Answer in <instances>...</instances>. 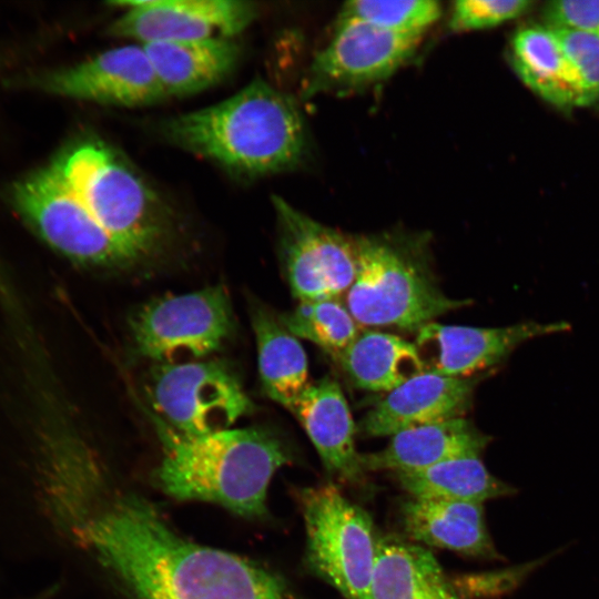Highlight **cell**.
Instances as JSON below:
<instances>
[{
    "instance_id": "ffe728a7",
    "label": "cell",
    "mask_w": 599,
    "mask_h": 599,
    "mask_svg": "<svg viewBox=\"0 0 599 599\" xmlns=\"http://www.w3.org/2000/svg\"><path fill=\"white\" fill-rule=\"evenodd\" d=\"M250 315L263 392L291 410L311 384L306 353L297 337L283 325L278 314L267 306L252 302Z\"/></svg>"
},
{
    "instance_id": "83f0119b",
    "label": "cell",
    "mask_w": 599,
    "mask_h": 599,
    "mask_svg": "<svg viewBox=\"0 0 599 599\" xmlns=\"http://www.w3.org/2000/svg\"><path fill=\"white\" fill-rule=\"evenodd\" d=\"M529 0H459L453 6L449 27L454 31L493 28L524 14Z\"/></svg>"
},
{
    "instance_id": "603a6c76",
    "label": "cell",
    "mask_w": 599,
    "mask_h": 599,
    "mask_svg": "<svg viewBox=\"0 0 599 599\" xmlns=\"http://www.w3.org/2000/svg\"><path fill=\"white\" fill-rule=\"evenodd\" d=\"M349 380L358 388L390 392L425 372L416 345L380 331H361L336 358Z\"/></svg>"
},
{
    "instance_id": "5b68a950",
    "label": "cell",
    "mask_w": 599,
    "mask_h": 599,
    "mask_svg": "<svg viewBox=\"0 0 599 599\" xmlns=\"http://www.w3.org/2000/svg\"><path fill=\"white\" fill-rule=\"evenodd\" d=\"M100 225L142 260L163 247L166 207L138 171L106 142L84 139L52 163Z\"/></svg>"
},
{
    "instance_id": "3957f363",
    "label": "cell",
    "mask_w": 599,
    "mask_h": 599,
    "mask_svg": "<svg viewBox=\"0 0 599 599\" xmlns=\"http://www.w3.org/2000/svg\"><path fill=\"white\" fill-rule=\"evenodd\" d=\"M153 420L162 449L155 483L165 495L214 504L250 519L267 515L270 483L292 461L283 437L266 427L185 436Z\"/></svg>"
},
{
    "instance_id": "484cf974",
    "label": "cell",
    "mask_w": 599,
    "mask_h": 599,
    "mask_svg": "<svg viewBox=\"0 0 599 599\" xmlns=\"http://www.w3.org/2000/svg\"><path fill=\"white\" fill-rule=\"evenodd\" d=\"M441 16L433 0H355L345 2L338 19L356 20L404 35L420 37Z\"/></svg>"
},
{
    "instance_id": "e0dca14e",
    "label": "cell",
    "mask_w": 599,
    "mask_h": 599,
    "mask_svg": "<svg viewBox=\"0 0 599 599\" xmlns=\"http://www.w3.org/2000/svg\"><path fill=\"white\" fill-rule=\"evenodd\" d=\"M410 540L481 560H500L485 520L483 504L410 497L400 504Z\"/></svg>"
},
{
    "instance_id": "d6986e66",
    "label": "cell",
    "mask_w": 599,
    "mask_h": 599,
    "mask_svg": "<svg viewBox=\"0 0 599 599\" xmlns=\"http://www.w3.org/2000/svg\"><path fill=\"white\" fill-rule=\"evenodd\" d=\"M142 45L167 98L194 94L217 84L235 69L241 58L235 38Z\"/></svg>"
},
{
    "instance_id": "f1b7e54d",
    "label": "cell",
    "mask_w": 599,
    "mask_h": 599,
    "mask_svg": "<svg viewBox=\"0 0 599 599\" xmlns=\"http://www.w3.org/2000/svg\"><path fill=\"white\" fill-rule=\"evenodd\" d=\"M548 27L599 34V0H561L545 9Z\"/></svg>"
},
{
    "instance_id": "7a4b0ae2",
    "label": "cell",
    "mask_w": 599,
    "mask_h": 599,
    "mask_svg": "<svg viewBox=\"0 0 599 599\" xmlns=\"http://www.w3.org/2000/svg\"><path fill=\"white\" fill-rule=\"evenodd\" d=\"M162 133L174 145L247 177L294 169L308 151L296 103L261 79L219 103L165 120Z\"/></svg>"
},
{
    "instance_id": "d4e9b609",
    "label": "cell",
    "mask_w": 599,
    "mask_h": 599,
    "mask_svg": "<svg viewBox=\"0 0 599 599\" xmlns=\"http://www.w3.org/2000/svg\"><path fill=\"white\" fill-rule=\"evenodd\" d=\"M283 325L337 358L361 332L346 304L339 298L300 302L288 313L278 314Z\"/></svg>"
},
{
    "instance_id": "9a60e30c",
    "label": "cell",
    "mask_w": 599,
    "mask_h": 599,
    "mask_svg": "<svg viewBox=\"0 0 599 599\" xmlns=\"http://www.w3.org/2000/svg\"><path fill=\"white\" fill-rule=\"evenodd\" d=\"M483 378L425 370L386 393L365 414L359 430L367 437L394 436L409 428L465 417Z\"/></svg>"
},
{
    "instance_id": "8fae6325",
    "label": "cell",
    "mask_w": 599,
    "mask_h": 599,
    "mask_svg": "<svg viewBox=\"0 0 599 599\" xmlns=\"http://www.w3.org/2000/svg\"><path fill=\"white\" fill-rule=\"evenodd\" d=\"M420 37L337 19L327 44L311 63L303 94H349L389 79L414 55Z\"/></svg>"
},
{
    "instance_id": "44dd1931",
    "label": "cell",
    "mask_w": 599,
    "mask_h": 599,
    "mask_svg": "<svg viewBox=\"0 0 599 599\" xmlns=\"http://www.w3.org/2000/svg\"><path fill=\"white\" fill-rule=\"evenodd\" d=\"M374 598L466 599L429 550L393 536H378Z\"/></svg>"
},
{
    "instance_id": "4316f807",
    "label": "cell",
    "mask_w": 599,
    "mask_h": 599,
    "mask_svg": "<svg viewBox=\"0 0 599 599\" xmlns=\"http://www.w3.org/2000/svg\"><path fill=\"white\" fill-rule=\"evenodd\" d=\"M567 58L578 90L580 106L599 99V34L550 27Z\"/></svg>"
},
{
    "instance_id": "5bb4252c",
    "label": "cell",
    "mask_w": 599,
    "mask_h": 599,
    "mask_svg": "<svg viewBox=\"0 0 599 599\" xmlns=\"http://www.w3.org/2000/svg\"><path fill=\"white\" fill-rule=\"evenodd\" d=\"M32 83L51 94L116 106L150 105L167 98L143 45L138 43L41 73Z\"/></svg>"
},
{
    "instance_id": "4dcf8cb0",
    "label": "cell",
    "mask_w": 599,
    "mask_h": 599,
    "mask_svg": "<svg viewBox=\"0 0 599 599\" xmlns=\"http://www.w3.org/2000/svg\"><path fill=\"white\" fill-rule=\"evenodd\" d=\"M26 599H42V596L35 597V598H26Z\"/></svg>"
},
{
    "instance_id": "277c9868",
    "label": "cell",
    "mask_w": 599,
    "mask_h": 599,
    "mask_svg": "<svg viewBox=\"0 0 599 599\" xmlns=\"http://www.w3.org/2000/svg\"><path fill=\"white\" fill-rule=\"evenodd\" d=\"M357 270L346 306L359 326L417 332L470 300L441 290L428 237L406 232L355 236Z\"/></svg>"
},
{
    "instance_id": "30bf717a",
    "label": "cell",
    "mask_w": 599,
    "mask_h": 599,
    "mask_svg": "<svg viewBox=\"0 0 599 599\" xmlns=\"http://www.w3.org/2000/svg\"><path fill=\"white\" fill-rule=\"evenodd\" d=\"M280 256L298 302L339 298L357 270L355 236L315 221L283 197L273 195Z\"/></svg>"
},
{
    "instance_id": "2e32d148",
    "label": "cell",
    "mask_w": 599,
    "mask_h": 599,
    "mask_svg": "<svg viewBox=\"0 0 599 599\" xmlns=\"http://www.w3.org/2000/svg\"><path fill=\"white\" fill-rule=\"evenodd\" d=\"M326 471L347 485L366 486L355 446L356 426L339 384L326 376L309 384L291 408Z\"/></svg>"
},
{
    "instance_id": "f546056e",
    "label": "cell",
    "mask_w": 599,
    "mask_h": 599,
    "mask_svg": "<svg viewBox=\"0 0 599 599\" xmlns=\"http://www.w3.org/2000/svg\"><path fill=\"white\" fill-rule=\"evenodd\" d=\"M541 562L540 559L510 569L481 573L467 578L468 588L476 595H495L511 590Z\"/></svg>"
},
{
    "instance_id": "7402d4cb",
    "label": "cell",
    "mask_w": 599,
    "mask_h": 599,
    "mask_svg": "<svg viewBox=\"0 0 599 599\" xmlns=\"http://www.w3.org/2000/svg\"><path fill=\"white\" fill-rule=\"evenodd\" d=\"M510 62L525 85L548 103L561 109L580 106L572 71L550 27L518 30L510 43Z\"/></svg>"
},
{
    "instance_id": "6da1fadb",
    "label": "cell",
    "mask_w": 599,
    "mask_h": 599,
    "mask_svg": "<svg viewBox=\"0 0 599 599\" xmlns=\"http://www.w3.org/2000/svg\"><path fill=\"white\" fill-rule=\"evenodd\" d=\"M39 444L49 522L120 599H298L277 572L185 537L75 427L57 423Z\"/></svg>"
},
{
    "instance_id": "4fadbf2b",
    "label": "cell",
    "mask_w": 599,
    "mask_h": 599,
    "mask_svg": "<svg viewBox=\"0 0 599 599\" xmlns=\"http://www.w3.org/2000/svg\"><path fill=\"white\" fill-rule=\"evenodd\" d=\"M570 329L566 322L516 323L504 327H474L429 322L415 333L425 370L457 377H485L521 344Z\"/></svg>"
},
{
    "instance_id": "9c48e42d",
    "label": "cell",
    "mask_w": 599,
    "mask_h": 599,
    "mask_svg": "<svg viewBox=\"0 0 599 599\" xmlns=\"http://www.w3.org/2000/svg\"><path fill=\"white\" fill-rule=\"evenodd\" d=\"M233 331L231 301L221 285L155 300L131 322L136 353L161 364L182 356L205 357L220 349Z\"/></svg>"
},
{
    "instance_id": "7c38bea8",
    "label": "cell",
    "mask_w": 599,
    "mask_h": 599,
    "mask_svg": "<svg viewBox=\"0 0 599 599\" xmlns=\"http://www.w3.org/2000/svg\"><path fill=\"white\" fill-rule=\"evenodd\" d=\"M123 9L108 32L139 44L235 38L256 18L243 0H134L112 2Z\"/></svg>"
},
{
    "instance_id": "ba28073f",
    "label": "cell",
    "mask_w": 599,
    "mask_h": 599,
    "mask_svg": "<svg viewBox=\"0 0 599 599\" xmlns=\"http://www.w3.org/2000/svg\"><path fill=\"white\" fill-rule=\"evenodd\" d=\"M148 388L153 416L185 436L232 428L254 408L234 372L219 361L162 363Z\"/></svg>"
},
{
    "instance_id": "52a82bcc",
    "label": "cell",
    "mask_w": 599,
    "mask_h": 599,
    "mask_svg": "<svg viewBox=\"0 0 599 599\" xmlns=\"http://www.w3.org/2000/svg\"><path fill=\"white\" fill-rule=\"evenodd\" d=\"M12 197L39 235L77 263L121 268L143 261L100 225L52 164L18 182Z\"/></svg>"
},
{
    "instance_id": "cb8c5ba5",
    "label": "cell",
    "mask_w": 599,
    "mask_h": 599,
    "mask_svg": "<svg viewBox=\"0 0 599 599\" xmlns=\"http://www.w3.org/2000/svg\"><path fill=\"white\" fill-rule=\"evenodd\" d=\"M410 497L484 504L517 489L489 473L481 457H459L434 466L394 473Z\"/></svg>"
},
{
    "instance_id": "ac0fdd59",
    "label": "cell",
    "mask_w": 599,
    "mask_h": 599,
    "mask_svg": "<svg viewBox=\"0 0 599 599\" xmlns=\"http://www.w3.org/2000/svg\"><path fill=\"white\" fill-rule=\"evenodd\" d=\"M491 440L460 417L399 432L383 449L361 454L359 461L364 471H414L454 458L481 457Z\"/></svg>"
},
{
    "instance_id": "8992f818",
    "label": "cell",
    "mask_w": 599,
    "mask_h": 599,
    "mask_svg": "<svg viewBox=\"0 0 599 599\" xmlns=\"http://www.w3.org/2000/svg\"><path fill=\"white\" fill-rule=\"evenodd\" d=\"M308 570L345 599H375L378 534L369 514L332 483L296 489Z\"/></svg>"
}]
</instances>
